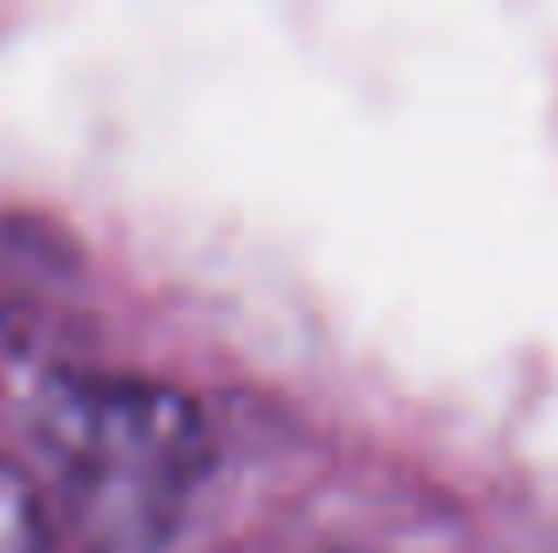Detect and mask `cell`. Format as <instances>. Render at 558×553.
<instances>
[{
    "label": "cell",
    "mask_w": 558,
    "mask_h": 553,
    "mask_svg": "<svg viewBox=\"0 0 558 553\" xmlns=\"http://www.w3.org/2000/svg\"><path fill=\"white\" fill-rule=\"evenodd\" d=\"M33 423L76 489L120 521L131 553L211 461L201 407L185 390L136 374L54 369L33 396Z\"/></svg>",
    "instance_id": "obj_1"
},
{
    "label": "cell",
    "mask_w": 558,
    "mask_h": 553,
    "mask_svg": "<svg viewBox=\"0 0 558 553\" xmlns=\"http://www.w3.org/2000/svg\"><path fill=\"white\" fill-rule=\"evenodd\" d=\"M0 553H54L49 500L16 461H0Z\"/></svg>",
    "instance_id": "obj_2"
}]
</instances>
